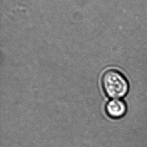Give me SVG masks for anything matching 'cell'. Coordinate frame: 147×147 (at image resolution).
<instances>
[{"mask_svg": "<svg viewBox=\"0 0 147 147\" xmlns=\"http://www.w3.org/2000/svg\"><path fill=\"white\" fill-rule=\"evenodd\" d=\"M101 85L105 94L113 99L125 97L129 90V84L126 78L115 69H109L103 73Z\"/></svg>", "mask_w": 147, "mask_h": 147, "instance_id": "cell-1", "label": "cell"}, {"mask_svg": "<svg viewBox=\"0 0 147 147\" xmlns=\"http://www.w3.org/2000/svg\"><path fill=\"white\" fill-rule=\"evenodd\" d=\"M127 110L125 102L119 99H113L106 104L105 111L109 116L113 119L123 117Z\"/></svg>", "mask_w": 147, "mask_h": 147, "instance_id": "cell-2", "label": "cell"}]
</instances>
